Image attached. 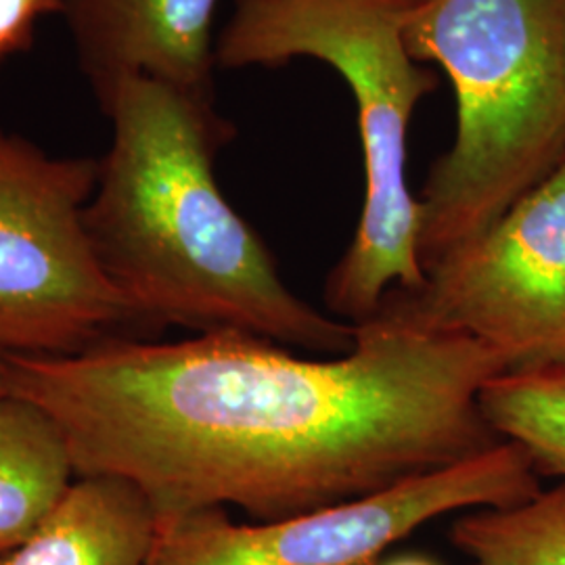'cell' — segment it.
Wrapping results in <instances>:
<instances>
[{
  "label": "cell",
  "mask_w": 565,
  "mask_h": 565,
  "mask_svg": "<svg viewBox=\"0 0 565 565\" xmlns=\"http://www.w3.org/2000/svg\"><path fill=\"white\" fill-rule=\"evenodd\" d=\"M342 356L235 331L9 354L11 392L63 427L81 476L139 486L158 520L235 505L279 522L382 492L503 443L482 342L377 310Z\"/></svg>",
  "instance_id": "cell-1"
},
{
  "label": "cell",
  "mask_w": 565,
  "mask_h": 565,
  "mask_svg": "<svg viewBox=\"0 0 565 565\" xmlns=\"http://www.w3.org/2000/svg\"><path fill=\"white\" fill-rule=\"evenodd\" d=\"M99 105L114 135L84 226L139 327L235 331L315 356L352 350L356 327L298 298L226 202L214 160L235 128L212 99L128 76Z\"/></svg>",
  "instance_id": "cell-2"
},
{
  "label": "cell",
  "mask_w": 565,
  "mask_h": 565,
  "mask_svg": "<svg viewBox=\"0 0 565 565\" xmlns=\"http://www.w3.org/2000/svg\"><path fill=\"white\" fill-rule=\"evenodd\" d=\"M408 55L452 82L457 132L419 202L427 270L565 163V0H422Z\"/></svg>",
  "instance_id": "cell-3"
},
{
  "label": "cell",
  "mask_w": 565,
  "mask_h": 565,
  "mask_svg": "<svg viewBox=\"0 0 565 565\" xmlns=\"http://www.w3.org/2000/svg\"><path fill=\"white\" fill-rule=\"evenodd\" d=\"M422 0H237L216 41L226 70L279 67L310 57L352 90L363 142L361 223L324 285V303L345 323L375 315L394 287L417 289L419 202L406 181L408 126L438 78L404 44Z\"/></svg>",
  "instance_id": "cell-4"
},
{
  "label": "cell",
  "mask_w": 565,
  "mask_h": 565,
  "mask_svg": "<svg viewBox=\"0 0 565 565\" xmlns=\"http://www.w3.org/2000/svg\"><path fill=\"white\" fill-rule=\"evenodd\" d=\"M99 162L0 128V352L70 356L139 327L84 226Z\"/></svg>",
  "instance_id": "cell-5"
},
{
  "label": "cell",
  "mask_w": 565,
  "mask_h": 565,
  "mask_svg": "<svg viewBox=\"0 0 565 565\" xmlns=\"http://www.w3.org/2000/svg\"><path fill=\"white\" fill-rule=\"evenodd\" d=\"M541 490L524 448L503 440L382 492L279 522L233 524L224 507L158 520L147 565H375L440 515L520 505Z\"/></svg>",
  "instance_id": "cell-6"
},
{
  "label": "cell",
  "mask_w": 565,
  "mask_h": 565,
  "mask_svg": "<svg viewBox=\"0 0 565 565\" xmlns=\"http://www.w3.org/2000/svg\"><path fill=\"white\" fill-rule=\"evenodd\" d=\"M380 308L484 343L505 373L565 366V163L478 239L429 266L422 287H394Z\"/></svg>",
  "instance_id": "cell-7"
},
{
  "label": "cell",
  "mask_w": 565,
  "mask_h": 565,
  "mask_svg": "<svg viewBox=\"0 0 565 565\" xmlns=\"http://www.w3.org/2000/svg\"><path fill=\"white\" fill-rule=\"evenodd\" d=\"M218 0H61L82 74L97 102L128 76H147L214 102Z\"/></svg>",
  "instance_id": "cell-8"
},
{
  "label": "cell",
  "mask_w": 565,
  "mask_h": 565,
  "mask_svg": "<svg viewBox=\"0 0 565 565\" xmlns=\"http://www.w3.org/2000/svg\"><path fill=\"white\" fill-rule=\"evenodd\" d=\"M156 534L158 515L139 486L82 476L0 565H147Z\"/></svg>",
  "instance_id": "cell-9"
},
{
  "label": "cell",
  "mask_w": 565,
  "mask_h": 565,
  "mask_svg": "<svg viewBox=\"0 0 565 565\" xmlns=\"http://www.w3.org/2000/svg\"><path fill=\"white\" fill-rule=\"evenodd\" d=\"M78 473L72 446L41 404L0 396V557L25 543Z\"/></svg>",
  "instance_id": "cell-10"
},
{
  "label": "cell",
  "mask_w": 565,
  "mask_h": 565,
  "mask_svg": "<svg viewBox=\"0 0 565 565\" xmlns=\"http://www.w3.org/2000/svg\"><path fill=\"white\" fill-rule=\"evenodd\" d=\"M450 543L471 565H565V480L520 505L463 515Z\"/></svg>",
  "instance_id": "cell-11"
},
{
  "label": "cell",
  "mask_w": 565,
  "mask_h": 565,
  "mask_svg": "<svg viewBox=\"0 0 565 565\" xmlns=\"http://www.w3.org/2000/svg\"><path fill=\"white\" fill-rule=\"evenodd\" d=\"M494 431L522 446L536 473L565 480V366L503 373L480 392Z\"/></svg>",
  "instance_id": "cell-12"
},
{
  "label": "cell",
  "mask_w": 565,
  "mask_h": 565,
  "mask_svg": "<svg viewBox=\"0 0 565 565\" xmlns=\"http://www.w3.org/2000/svg\"><path fill=\"white\" fill-rule=\"evenodd\" d=\"M61 15V0H0V67L34 49L39 21Z\"/></svg>",
  "instance_id": "cell-13"
},
{
  "label": "cell",
  "mask_w": 565,
  "mask_h": 565,
  "mask_svg": "<svg viewBox=\"0 0 565 565\" xmlns=\"http://www.w3.org/2000/svg\"><path fill=\"white\" fill-rule=\"evenodd\" d=\"M375 565H443L438 564L436 559L427 557V555H415V553H408V555H398V557H392V559H385V562H377Z\"/></svg>",
  "instance_id": "cell-14"
},
{
  "label": "cell",
  "mask_w": 565,
  "mask_h": 565,
  "mask_svg": "<svg viewBox=\"0 0 565 565\" xmlns=\"http://www.w3.org/2000/svg\"><path fill=\"white\" fill-rule=\"evenodd\" d=\"M11 392V371H9V354L0 352V396Z\"/></svg>",
  "instance_id": "cell-15"
}]
</instances>
